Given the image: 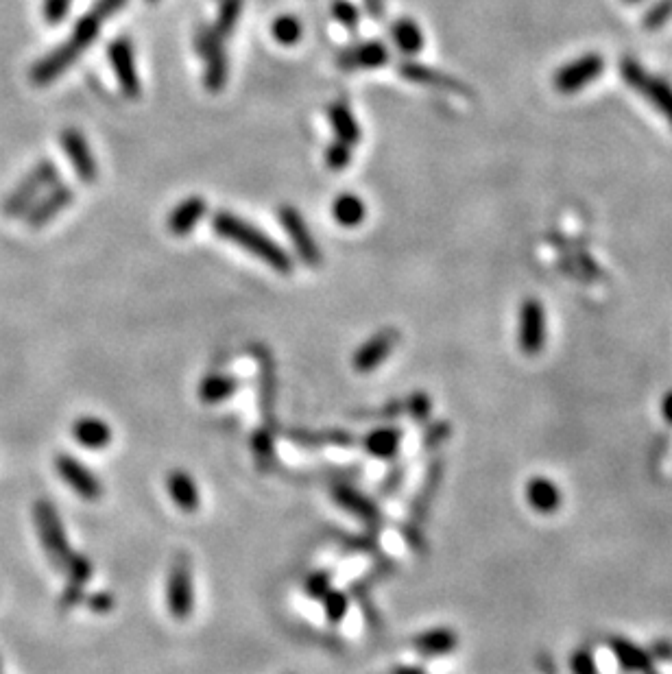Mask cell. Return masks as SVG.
<instances>
[{"instance_id": "1", "label": "cell", "mask_w": 672, "mask_h": 674, "mask_svg": "<svg viewBox=\"0 0 672 674\" xmlns=\"http://www.w3.org/2000/svg\"><path fill=\"white\" fill-rule=\"evenodd\" d=\"M127 5V0H96L94 7L83 16L66 42L59 44L55 51L44 55L38 64L31 68V83L35 88L51 86L64 72L77 62L83 51L99 38L103 24L114 18L120 9Z\"/></svg>"}, {"instance_id": "2", "label": "cell", "mask_w": 672, "mask_h": 674, "mask_svg": "<svg viewBox=\"0 0 672 674\" xmlns=\"http://www.w3.org/2000/svg\"><path fill=\"white\" fill-rule=\"evenodd\" d=\"M212 227L216 234L227 240V243H234L236 247L249 251L251 256H256L273 271H278L282 275L293 273V258L288 256L271 236L260 232L258 227L251 225L249 221L240 219V216L232 212L221 210L212 216Z\"/></svg>"}, {"instance_id": "3", "label": "cell", "mask_w": 672, "mask_h": 674, "mask_svg": "<svg viewBox=\"0 0 672 674\" xmlns=\"http://www.w3.org/2000/svg\"><path fill=\"white\" fill-rule=\"evenodd\" d=\"M620 77L627 83V88L642 94L646 103H651L655 110L664 116L666 123L672 129V86L662 79L648 72L635 57H624L620 62Z\"/></svg>"}, {"instance_id": "4", "label": "cell", "mask_w": 672, "mask_h": 674, "mask_svg": "<svg viewBox=\"0 0 672 674\" xmlns=\"http://www.w3.org/2000/svg\"><path fill=\"white\" fill-rule=\"evenodd\" d=\"M33 520L35 528H38L40 533V541L48 561H51L55 568L64 570L68 557L72 555V548L68 544L64 524L59 520L57 509L48 500H38L33 507Z\"/></svg>"}, {"instance_id": "5", "label": "cell", "mask_w": 672, "mask_h": 674, "mask_svg": "<svg viewBox=\"0 0 672 674\" xmlns=\"http://www.w3.org/2000/svg\"><path fill=\"white\" fill-rule=\"evenodd\" d=\"M57 175L59 171L51 160H42L40 164H35L29 175L24 177L14 188V192L3 201V214L9 216V219H14V216L27 212L35 203V199H38L48 186L55 184Z\"/></svg>"}, {"instance_id": "6", "label": "cell", "mask_w": 672, "mask_h": 674, "mask_svg": "<svg viewBox=\"0 0 672 674\" xmlns=\"http://www.w3.org/2000/svg\"><path fill=\"white\" fill-rule=\"evenodd\" d=\"M166 607L175 620H188L195 611V583L186 555L175 557L166 581Z\"/></svg>"}, {"instance_id": "7", "label": "cell", "mask_w": 672, "mask_h": 674, "mask_svg": "<svg viewBox=\"0 0 672 674\" xmlns=\"http://www.w3.org/2000/svg\"><path fill=\"white\" fill-rule=\"evenodd\" d=\"M605 72V57L600 53H585L561 66L552 75V88L559 94H576L590 86Z\"/></svg>"}, {"instance_id": "8", "label": "cell", "mask_w": 672, "mask_h": 674, "mask_svg": "<svg viewBox=\"0 0 672 674\" xmlns=\"http://www.w3.org/2000/svg\"><path fill=\"white\" fill-rule=\"evenodd\" d=\"M548 319L546 308L537 297H526L518 315V345L526 356H537L546 347Z\"/></svg>"}, {"instance_id": "9", "label": "cell", "mask_w": 672, "mask_h": 674, "mask_svg": "<svg viewBox=\"0 0 672 674\" xmlns=\"http://www.w3.org/2000/svg\"><path fill=\"white\" fill-rule=\"evenodd\" d=\"M197 51L206 62V88L210 92H219L225 88L227 81V57L223 48V38L216 29L203 27L197 33Z\"/></svg>"}, {"instance_id": "10", "label": "cell", "mask_w": 672, "mask_h": 674, "mask_svg": "<svg viewBox=\"0 0 672 674\" xmlns=\"http://www.w3.org/2000/svg\"><path fill=\"white\" fill-rule=\"evenodd\" d=\"M278 219L284 227V232L288 234V238H291V243L297 251L299 260L308 264V267H321V262H323L321 260V249L317 245V240L312 238L302 212H299L293 206H282L278 210Z\"/></svg>"}, {"instance_id": "11", "label": "cell", "mask_w": 672, "mask_h": 674, "mask_svg": "<svg viewBox=\"0 0 672 674\" xmlns=\"http://www.w3.org/2000/svg\"><path fill=\"white\" fill-rule=\"evenodd\" d=\"M400 332L395 328H382L376 334H371L369 339L360 345L352 356V367L356 373H371L376 371L384 360H387L395 347L400 343Z\"/></svg>"}, {"instance_id": "12", "label": "cell", "mask_w": 672, "mask_h": 674, "mask_svg": "<svg viewBox=\"0 0 672 674\" xmlns=\"http://www.w3.org/2000/svg\"><path fill=\"white\" fill-rule=\"evenodd\" d=\"M55 469H57L59 478H62L79 498L94 502L103 496V485H101L99 476L83 465L79 459H75V456L59 454L55 459Z\"/></svg>"}, {"instance_id": "13", "label": "cell", "mask_w": 672, "mask_h": 674, "mask_svg": "<svg viewBox=\"0 0 672 674\" xmlns=\"http://www.w3.org/2000/svg\"><path fill=\"white\" fill-rule=\"evenodd\" d=\"M107 57H110L112 62L120 90H123L127 99H138L142 92V83L136 70L134 44H131L129 38H116L110 46H107Z\"/></svg>"}, {"instance_id": "14", "label": "cell", "mask_w": 672, "mask_h": 674, "mask_svg": "<svg viewBox=\"0 0 672 674\" xmlns=\"http://www.w3.org/2000/svg\"><path fill=\"white\" fill-rule=\"evenodd\" d=\"M330 493H332V500L336 507H341L343 511L358 517V520L367 524L371 531H378V528L382 526L384 517H382L380 507L369 496H365L363 491H358L356 487L347 485V483H336Z\"/></svg>"}, {"instance_id": "15", "label": "cell", "mask_w": 672, "mask_h": 674, "mask_svg": "<svg viewBox=\"0 0 672 674\" xmlns=\"http://www.w3.org/2000/svg\"><path fill=\"white\" fill-rule=\"evenodd\" d=\"M59 140H62L66 158L72 164V168H75V173L81 182L83 184L96 182V177H99V164H96V158H94L86 136H83L79 129L68 127L62 131V138Z\"/></svg>"}, {"instance_id": "16", "label": "cell", "mask_w": 672, "mask_h": 674, "mask_svg": "<svg viewBox=\"0 0 672 674\" xmlns=\"http://www.w3.org/2000/svg\"><path fill=\"white\" fill-rule=\"evenodd\" d=\"M400 75L408 79L411 83H417V86H424L430 90H439V92H450V94H461V96H470L472 90L465 86L461 79L450 77L448 72H441L437 68H430L426 64L419 62H402L400 64Z\"/></svg>"}, {"instance_id": "17", "label": "cell", "mask_w": 672, "mask_h": 674, "mask_svg": "<svg viewBox=\"0 0 672 674\" xmlns=\"http://www.w3.org/2000/svg\"><path fill=\"white\" fill-rule=\"evenodd\" d=\"M75 201V190L68 184H57L46 197L27 210V225L31 230H42L44 225L51 223L55 216L62 214L70 203Z\"/></svg>"}, {"instance_id": "18", "label": "cell", "mask_w": 672, "mask_h": 674, "mask_svg": "<svg viewBox=\"0 0 672 674\" xmlns=\"http://www.w3.org/2000/svg\"><path fill=\"white\" fill-rule=\"evenodd\" d=\"M389 51L382 42H363L345 48L339 53L336 62L341 70H376L389 64Z\"/></svg>"}, {"instance_id": "19", "label": "cell", "mask_w": 672, "mask_h": 674, "mask_svg": "<svg viewBox=\"0 0 672 674\" xmlns=\"http://www.w3.org/2000/svg\"><path fill=\"white\" fill-rule=\"evenodd\" d=\"M443 472H446V461H443L441 456H439V459L432 461L428 465V469H426L424 480H422V487L417 489L415 498L411 502V511H408V513H411V517H408V520L419 522V524L426 522L432 502H435L437 493H439L441 480H443Z\"/></svg>"}, {"instance_id": "20", "label": "cell", "mask_w": 672, "mask_h": 674, "mask_svg": "<svg viewBox=\"0 0 672 674\" xmlns=\"http://www.w3.org/2000/svg\"><path fill=\"white\" fill-rule=\"evenodd\" d=\"M166 489L168 496H171L173 504L184 513H195L201 507V493L199 487L184 469H173L171 474L166 476Z\"/></svg>"}, {"instance_id": "21", "label": "cell", "mask_w": 672, "mask_h": 674, "mask_svg": "<svg viewBox=\"0 0 672 674\" xmlns=\"http://www.w3.org/2000/svg\"><path fill=\"white\" fill-rule=\"evenodd\" d=\"M208 203L203 197H188L184 199L179 206L173 208V212L168 214V232L173 236H188L195 227L201 223L203 216H206Z\"/></svg>"}, {"instance_id": "22", "label": "cell", "mask_w": 672, "mask_h": 674, "mask_svg": "<svg viewBox=\"0 0 672 674\" xmlns=\"http://www.w3.org/2000/svg\"><path fill=\"white\" fill-rule=\"evenodd\" d=\"M524 493H526L528 507H531L537 513H544V515L555 513L563 502L561 489L546 476H533L526 483Z\"/></svg>"}, {"instance_id": "23", "label": "cell", "mask_w": 672, "mask_h": 674, "mask_svg": "<svg viewBox=\"0 0 672 674\" xmlns=\"http://www.w3.org/2000/svg\"><path fill=\"white\" fill-rule=\"evenodd\" d=\"M404 432L398 426H380L367 432L363 439V450L380 461H393L400 454Z\"/></svg>"}, {"instance_id": "24", "label": "cell", "mask_w": 672, "mask_h": 674, "mask_svg": "<svg viewBox=\"0 0 672 674\" xmlns=\"http://www.w3.org/2000/svg\"><path fill=\"white\" fill-rule=\"evenodd\" d=\"M258 358V380H260V413L262 419L273 426V411H275V391H278V382H275V367L267 349L256 347Z\"/></svg>"}, {"instance_id": "25", "label": "cell", "mask_w": 672, "mask_h": 674, "mask_svg": "<svg viewBox=\"0 0 672 674\" xmlns=\"http://www.w3.org/2000/svg\"><path fill=\"white\" fill-rule=\"evenodd\" d=\"M72 437L79 445L88 450H103L112 443V426L107 421L99 417H79L75 424H72Z\"/></svg>"}, {"instance_id": "26", "label": "cell", "mask_w": 672, "mask_h": 674, "mask_svg": "<svg viewBox=\"0 0 672 674\" xmlns=\"http://www.w3.org/2000/svg\"><path fill=\"white\" fill-rule=\"evenodd\" d=\"M415 651L424 657H441L459 648V633L450 627H435L415 635Z\"/></svg>"}, {"instance_id": "27", "label": "cell", "mask_w": 672, "mask_h": 674, "mask_svg": "<svg viewBox=\"0 0 672 674\" xmlns=\"http://www.w3.org/2000/svg\"><path fill=\"white\" fill-rule=\"evenodd\" d=\"M609 648L616 655L618 664L629 672H651L653 655L646 653L642 646L627 640V637H609Z\"/></svg>"}, {"instance_id": "28", "label": "cell", "mask_w": 672, "mask_h": 674, "mask_svg": "<svg viewBox=\"0 0 672 674\" xmlns=\"http://www.w3.org/2000/svg\"><path fill=\"white\" fill-rule=\"evenodd\" d=\"M238 387H240V380L236 376L214 371L201 380L199 400L203 404H221L225 400H230V397L238 391Z\"/></svg>"}, {"instance_id": "29", "label": "cell", "mask_w": 672, "mask_h": 674, "mask_svg": "<svg viewBox=\"0 0 672 674\" xmlns=\"http://www.w3.org/2000/svg\"><path fill=\"white\" fill-rule=\"evenodd\" d=\"M328 120L336 134V140H341L350 147H356L360 142V127L354 118V112L350 110V105L345 103H332L328 107Z\"/></svg>"}, {"instance_id": "30", "label": "cell", "mask_w": 672, "mask_h": 674, "mask_svg": "<svg viewBox=\"0 0 672 674\" xmlns=\"http://www.w3.org/2000/svg\"><path fill=\"white\" fill-rule=\"evenodd\" d=\"M391 38H393L395 46H398L404 55L422 53L424 42H426L424 31L419 29V24L411 18H400L398 22H393Z\"/></svg>"}, {"instance_id": "31", "label": "cell", "mask_w": 672, "mask_h": 674, "mask_svg": "<svg viewBox=\"0 0 672 674\" xmlns=\"http://www.w3.org/2000/svg\"><path fill=\"white\" fill-rule=\"evenodd\" d=\"M332 216L341 227H358L365 221L367 208H365L363 199L350 195V192H345V195L336 197V201L332 203Z\"/></svg>"}, {"instance_id": "32", "label": "cell", "mask_w": 672, "mask_h": 674, "mask_svg": "<svg viewBox=\"0 0 672 674\" xmlns=\"http://www.w3.org/2000/svg\"><path fill=\"white\" fill-rule=\"evenodd\" d=\"M251 452H254V459L258 463L260 472H271V469L278 465V456H275L271 428H267V426L258 428L254 435H251Z\"/></svg>"}, {"instance_id": "33", "label": "cell", "mask_w": 672, "mask_h": 674, "mask_svg": "<svg viewBox=\"0 0 672 674\" xmlns=\"http://www.w3.org/2000/svg\"><path fill=\"white\" fill-rule=\"evenodd\" d=\"M271 33L275 42H280L282 46H293L302 40V22L295 16H280L273 22Z\"/></svg>"}, {"instance_id": "34", "label": "cell", "mask_w": 672, "mask_h": 674, "mask_svg": "<svg viewBox=\"0 0 672 674\" xmlns=\"http://www.w3.org/2000/svg\"><path fill=\"white\" fill-rule=\"evenodd\" d=\"M404 413L419 426L428 424V419L432 415V400L428 397V393L415 391L408 397H404Z\"/></svg>"}, {"instance_id": "35", "label": "cell", "mask_w": 672, "mask_h": 674, "mask_svg": "<svg viewBox=\"0 0 672 674\" xmlns=\"http://www.w3.org/2000/svg\"><path fill=\"white\" fill-rule=\"evenodd\" d=\"M240 11H243V0H223L221 9H219V18H216V33L221 35V38H227V35H232L236 24L240 20Z\"/></svg>"}, {"instance_id": "36", "label": "cell", "mask_w": 672, "mask_h": 674, "mask_svg": "<svg viewBox=\"0 0 672 674\" xmlns=\"http://www.w3.org/2000/svg\"><path fill=\"white\" fill-rule=\"evenodd\" d=\"M64 572L68 576L70 585L83 587L92 579V561L88 557L79 555V552H72V555L66 561V565H64Z\"/></svg>"}, {"instance_id": "37", "label": "cell", "mask_w": 672, "mask_h": 674, "mask_svg": "<svg viewBox=\"0 0 672 674\" xmlns=\"http://www.w3.org/2000/svg\"><path fill=\"white\" fill-rule=\"evenodd\" d=\"M321 600L323 611H326V620L330 624H339L347 616V611H350V598H347V594L341 592V589H330Z\"/></svg>"}, {"instance_id": "38", "label": "cell", "mask_w": 672, "mask_h": 674, "mask_svg": "<svg viewBox=\"0 0 672 674\" xmlns=\"http://www.w3.org/2000/svg\"><path fill=\"white\" fill-rule=\"evenodd\" d=\"M354 147H350V144H345L341 140H334L330 147L326 149V164L330 171H343V168L350 166L352 162V153Z\"/></svg>"}, {"instance_id": "39", "label": "cell", "mask_w": 672, "mask_h": 674, "mask_svg": "<svg viewBox=\"0 0 672 674\" xmlns=\"http://www.w3.org/2000/svg\"><path fill=\"white\" fill-rule=\"evenodd\" d=\"M670 20H672V0H657V3L644 14L642 24H644V29L657 31Z\"/></svg>"}, {"instance_id": "40", "label": "cell", "mask_w": 672, "mask_h": 674, "mask_svg": "<svg viewBox=\"0 0 672 674\" xmlns=\"http://www.w3.org/2000/svg\"><path fill=\"white\" fill-rule=\"evenodd\" d=\"M332 589V576L326 570H319V572H312L306 576L304 581V592L308 598L312 600H321Z\"/></svg>"}, {"instance_id": "41", "label": "cell", "mask_w": 672, "mask_h": 674, "mask_svg": "<svg viewBox=\"0 0 672 674\" xmlns=\"http://www.w3.org/2000/svg\"><path fill=\"white\" fill-rule=\"evenodd\" d=\"M400 531H402V537H404V541L408 544V548H411L413 552H417V555H426L428 541H426L422 524L408 520L406 524H402Z\"/></svg>"}, {"instance_id": "42", "label": "cell", "mask_w": 672, "mask_h": 674, "mask_svg": "<svg viewBox=\"0 0 672 674\" xmlns=\"http://www.w3.org/2000/svg\"><path fill=\"white\" fill-rule=\"evenodd\" d=\"M452 437L450 421H435L424 432V448L426 450H439L443 443Z\"/></svg>"}, {"instance_id": "43", "label": "cell", "mask_w": 672, "mask_h": 674, "mask_svg": "<svg viewBox=\"0 0 672 674\" xmlns=\"http://www.w3.org/2000/svg\"><path fill=\"white\" fill-rule=\"evenodd\" d=\"M332 14H334L336 20H339L343 24L345 29H350L352 33L358 29L360 14H358V9L352 3H347V0H334V3H332Z\"/></svg>"}, {"instance_id": "44", "label": "cell", "mask_w": 672, "mask_h": 674, "mask_svg": "<svg viewBox=\"0 0 672 674\" xmlns=\"http://www.w3.org/2000/svg\"><path fill=\"white\" fill-rule=\"evenodd\" d=\"M70 5H72V0H44V7H42L44 20L48 24L64 22L70 11Z\"/></svg>"}, {"instance_id": "45", "label": "cell", "mask_w": 672, "mask_h": 674, "mask_svg": "<svg viewBox=\"0 0 672 674\" xmlns=\"http://www.w3.org/2000/svg\"><path fill=\"white\" fill-rule=\"evenodd\" d=\"M570 666H572V674H598L596 661H594L592 653L587 651V648H579V651H574Z\"/></svg>"}, {"instance_id": "46", "label": "cell", "mask_w": 672, "mask_h": 674, "mask_svg": "<svg viewBox=\"0 0 672 674\" xmlns=\"http://www.w3.org/2000/svg\"><path fill=\"white\" fill-rule=\"evenodd\" d=\"M404 476H406V465H395L387 474V478L382 480V485H380L382 496H393V493L402 487Z\"/></svg>"}, {"instance_id": "47", "label": "cell", "mask_w": 672, "mask_h": 674, "mask_svg": "<svg viewBox=\"0 0 672 674\" xmlns=\"http://www.w3.org/2000/svg\"><path fill=\"white\" fill-rule=\"evenodd\" d=\"M116 607V598L112 592H94L88 598V609L94 613H110Z\"/></svg>"}, {"instance_id": "48", "label": "cell", "mask_w": 672, "mask_h": 674, "mask_svg": "<svg viewBox=\"0 0 672 674\" xmlns=\"http://www.w3.org/2000/svg\"><path fill=\"white\" fill-rule=\"evenodd\" d=\"M402 415H404V400H398V397H395V400H389L376 415H371V417L395 419V417H402Z\"/></svg>"}, {"instance_id": "49", "label": "cell", "mask_w": 672, "mask_h": 674, "mask_svg": "<svg viewBox=\"0 0 672 674\" xmlns=\"http://www.w3.org/2000/svg\"><path fill=\"white\" fill-rule=\"evenodd\" d=\"M326 435H328V443L339 445V448H352L356 441L352 432H347V430H326Z\"/></svg>"}, {"instance_id": "50", "label": "cell", "mask_w": 672, "mask_h": 674, "mask_svg": "<svg viewBox=\"0 0 672 674\" xmlns=\"http://www.w3.org/2000/svg\"><path fill=\"white\" fill-rule=\"evenodd\" d=\"M365 7L369 11V16L374 20H380L384 14V3L382 0H365Z\"/></svg>"}, {"instance_id": "51", "label": "cell", "mask_w": 672, "mask_h": 674, "mask_svg": "<svg viewBox=\"0 0 672 674\" xmlns=\"http://www.w3.org/2000/svg\"><path fill=\"white\" fill-rule=\"evenodd\" d=\"M662 417L672 426V391L662 397Z\"/></svg>"}, {"instance_id": "52", "label": "cell", "mask_w": 672, "mask_h": 674, "mask_svg": "<svg viewBox=\"0 0 672 674\" xmlns=\"http://www.w3.org/2000/svg\"><path fill=\"white\" fill-rule=\"evenodd\" d=\"M653 653H655V657H659V659H672V644H664V642H657L655 644V648H653Z\"/></svg>"}, {"instance_id": "53", "label": "cell", "mask_w": 672, "mask_h": 674, "mask_svg": "<svg viewBox=\"0 0 672 674\" xmlns=\"http://www.w3.org/2000/svg\"><path fill=\"white\" fill-rule=\"evenodd\" d=\"M391 674H428V672L419 666H395Z\"/></svg>"}, {"instance_id": "54", "label": "cell", "mask_w": 672, "mask_h": 674, "mask_svg": "<svg viewBox=\"0 0 672 674\" xmlns=\"http://www.w3.org/2000/svg\"><path fill=\"white\" fill-rule=\"evenodd\" d=\"M624 3H631L633 5V3H640V0H624Z\"/></svg>"}, {"instance_id": "55", "label": "cell", "mask_w": 672, "mask_h": 674, "mask_svg": "<svg viewBox=\"0 0 672 674\" xmlns=\"http://www.w3.org/2000/svg\"><path fill=\"white\" fill-rule=\"evenodd\" d=\"M147 3H151V5H155V3H160V0H147Z\"/></svg>"}]
</instances>
